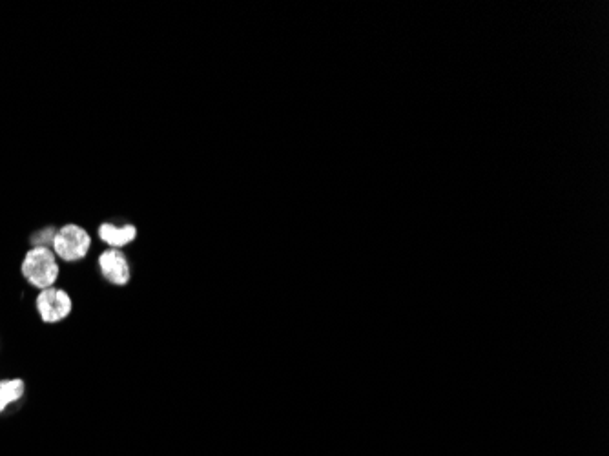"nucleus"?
<instances>
[{
    "label": "nucleus",
    "instance_id": "obj_1",
    "mask_svg": "<svg viewBox=\"0 0 609 456\" xmlns=\"http://www.w3.org/2000/svg\"><path fill=\"white\" fill-rule=\"evenodd\" d=\"M21 276L37 292L50 289L61 280V261L50 247H30L21 261Z\"/></svg>",
    "mask_w": 609,
    "mask_h": 456
},
{
    "label": "nucleus",
    "instance_id": "obj_2",
    "mask_svg": "<svg viewBox=\"0 0 609 456\" xmlns=\"http://www.w3.org/2000/svg\"><path fill=\"white\" fill-rule=\"evenodd\" d=\"M93 247L92 234L88 228L77 223H64L57 227L52 250L62 263H81L90 256Z\"/></svg>",
    "mask_w": 609,
    "mask_h": 456
},
{
    "label": "nucleus",
    "instance_id": "obj_3",
    "mask_svg": "<svg viewBox=\"0 0 609 456\" xmlns=\"http://www.w3.org/2000/svg\"><path fill=\"white\" fill-rule=\"evenodd\" d=\"M35 312L44 325H59L73 314V298L59 285L37 292Z\"/></svg>",
    "mask_w": 609,
    "mask_h": 456
},
{
    "label": "nucleus",
    "instance_id": "obj_4",
    "mask_svg": "<svg viewBox=\"0 0 609 456\" xmlns=\"http://www.w3.org/2000/svg\"><path fill=\"white\" fill-rule=\"evenodd\" d=\"M97 269L101 278L114 287H126L134 276L128 254L119 249H104L97 256Z\"/></svg>",
    "mask_w": 609,
    "mask_h": 456
},
{
    "label": "nucleus",
    "instance_id": "obj_5",
    "mask_svg": "<svg viewBox=\"0 0 609 456\" xmlns=\"http://www.w3.org/2000/svg\"><path fill=\"white\" fill-rule=\"evenodd\" d=\"M139 236V230L132 223L117 225L112 221H104L97 227V238L106 245V249L124 250L134 243Z\"/></svg>",
    "mask_w": 609,
    "mask_h": 456
},
{
    "label": "nucleus",
    "instance_id": "obj_6",
    "mask_svg": "<svg viewBox=\"0 0 609 456\" xmlns=\"http://www.w3.org/2000/svg\"><path fill=\"white\" fill-rule=\"evenodd\" d=\"M26 394V382L22 378H4L0 380V415L10 407L19 404Z\"/></svg>",
    "mask_w": 609,
    "mask_h": 456
},
{
    "label": "nucleus",
    "instance_id": "obj_7",
    "mask_svg": "<svg viewBox=\"0 0 609 456\" xmlns=\"http://www.w3.org/2000/svg\"><path fill=\"white\" fill-rule=\"evenodd\" d=\"M55 232H57V227L39 228L30 236L31 247H50L52 249Z\"/></svg>",
    "mask_w": 609,
    "mask_h": 456
}]
</instances>
